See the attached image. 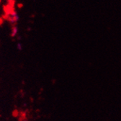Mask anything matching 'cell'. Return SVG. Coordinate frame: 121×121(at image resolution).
<instances>
[{
    "instance_id": "6da1fadb",
    "label": "cell",
    "mask_w": 121,
    "mask_h": 121,
    "mask_svg": "<svg viewBox=\"0 0 121 121\" xmlns=\"http://www.w3.org/2000/svg\"><path fill=\"white\" fill-rule=\"evenodd\" d=\"M7 20L12 25H14L15 23H17L19 20V15L17 13V12L15 11H11L8 14H7Z\"/></svg>"
},
{
    "instance_id": "7a4b0ae2",
    "label": "cell",
    "mask_w": 121,
    "mask_h": 121,
    "mask_svg": "<svg viewBox=\"0 0 121 121\" xmlns=\"http://www.w3.org/2000/svg\"><path fill=\"white\" fill-rule=\"evenodd\" d=\"M17 34H18V28L16 26H13L11 30V33H10L11 36L14 38L15 36H17Z\"/></svg>"
},
{
    "instance_id": "277c9868",
    "label": "cell",
    "mask_w": 121,
    "mask_h": 121,
    "mask_svg": "<svg viewBox=\"0 0 121 121\" xmlns=\"http://www.w3.org/2000/svg\"><path fill=\"white\" fill-rule=\"evenodd\" d=\"M0 1H2V0H0Z\"/></svg>"
},
{
    "instance_id": "3957f363",
    "label": "cell",
    "mask_w": 121,
    "mask_h": 121,
    "mask_svg": "<svg viewBox=\"0 0 121 121\" xmlns=\"http://www.w3.org/2000/svg\"><path fill=\"white\" fill-rule=\"evenodd\" d=\"M17 49H18L19 51H22V45L20 43H17Z\"/></svg>"
}]
</instances>
